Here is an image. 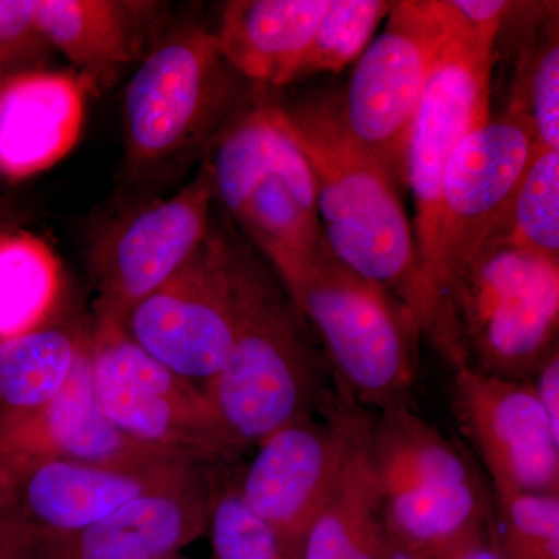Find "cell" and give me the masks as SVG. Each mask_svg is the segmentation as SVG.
Returning <instances> with one entry per match:
<instances>
[{
	"label": "cell",
	"mask_w": 559,
	"mask_h": 559,
	"mask_svg": "<svg viewBox=\"0 0 559 559\" xmlns=\"http://www.w3.org/2000/svg\"><path fill=\"white\" fill-rule=\"evenodd\" d=\"M271 270L319 337L345 396L374 412L407 404L419 330L399 301L345 266L323 238Z\"/></svg>",
	"instance_id": "obj_4"
},
{
	"label": "cell",
	"mask_w": 559,
	"mask_h": 559,
	"mask_svg": "<svg viewBox=\"0 0 559 559\" xmlns=\"http://www.w3.org/2000/svg\"><path fill=\"white\" fill-rule=\"evenodd\" d=\"M282 109L314 176L326 246L345 266L399 301L426 336L428 293L400 190L348 134L340 97L323 95Z\"/></svg>",
	"instance_id": "obj_1"
},
{
	"label": "cell",
	"mask_w": 559,
	"mask_h": 559,
	"mask_svg": "<svg viewBox=\"0 0 559 559\" xmlns=\"http://www.w3.org/2000/svg\"><path fill=\"white\" fill-rule=\"evenodd\" d=\"M371 412L348 396L296 419L260 441L237 480L250 510L275 530L299 559L311 522L340 487L369 429Z\"/></svg>",
	"instance_id": "obj_10"
},
{
	"label": "cell",
	"mask_w": 559,
	"mask_h": 559,
	"mask_svg": "<svg viewBox=\"0 0 559 559\" xmlns=\"http://www.w3.org/2000/svg\"><path fill=\"white\" fill-rule=\"evenodd\" d=\"M156 559H182V558H178V555H173V557H164V558H156Z\"/></svg>",
	"instance_id": "obj_37"
},
{
	"label": "cell",
	"mask_w": 559,
	"mask_h": 559,
	"mask_svg": "<svg viewBox=\"0 0 559 559\" xmlns=\"http://www.w3.org/2000/svg\"><path fill=\"white\" fill-rule=\"evenodd\" d=\"M17 70H22L17 68V66L10 64V62L0 61V81L9 76L10 73L17 72Z\"/></svg>",
	"instance_id": "obj_36"
},
{
	"label": "cell",
	"mask_w": 559,
	"mask_h": 559,
	"mask_svg": "<svg viewBox=\"0 0 559 559\" xmlns=\"http://www.w3.org/2000/svg\"><path fill=\"white\" fill-rule=\"evenodd\" d=\"M38 457L110 466L187 460L139 443L109 418L95 390L90 342L49 406L31 421L0 437V466Z\"/></svg>",
	"instance_id": "obj_17"
},
{
	"label": "cell",
	"mask_w": 559,
	"mask_h": 559,
	"mask_svg": "<svg viewBox=\"0 0 559 559\" xmlns=\"http://www.w3.org/2000/svg\"><path fill=\"white\" fill-rule=\"evenodd\" d=\"M153 3L120 0H33L39 38L61 51L95 87L109 86L138 58L140 20Z\"/></svg>",
	"instance_id": "obj_20"
},
{
	"label": "cell",
	"mask_w": 559,
	"mask_h": 559,
	"mask_svg": "<svg viewBox=\"0 0 559 559\" xmlns=\"http://www.w3.org/2000/svg\"><path fill=\"white\" fill-rule=\"evenodd\" d=\"M367 459L382 498L481 479L465 451L415 414L409 404H393L371 414Z\"/></svg>",
	"instance_id": "obj_21"
},
{
	"label": "cell",
	"mask_w": 559,
	"mask_h": 559,
	"mask_svg": "<svg viewBox=\"0 0 559 559\" xmlns=\"http://www.w3.org/2000/svg\"><path fill=\"white\" fill-rule=\"evenodd\" d=\"M215 200L204 162L178 193L106 227L92 250L94 319L124 323L135 305L171 278L207 238Z\"/></svg>",
	"instance_id": "obj_12"
},
{
	"label": "cell",
	"mask_w": 559,
	"mask_h": 559,
	"mask_svg": "<svg viewBox=\"0 0 559 559\" xmlns=\"http://www.w3.org/2000/svg\"><path fill=\"white\" fill-rule=\"evenodd\" d=\"M393 546L366 433L340 487L305 533L299 559H388Z\"/></svg>",
	"instance_id": "obj_23"
},
{
	"label": "cell",
	"mask_w": 559,
	"mask_h": 559,
	"mask_svg": "<svg viewBox=\"0 0 559 559\" xmlns=\"http://www.w3.org/2000/svg\"><path fill=\"white\" fill-rule=\"evenodd\" d=\"M536 399L546 412L551 428L559 433V352L551 349L549 356L540 362L532 380Z\"/></svg>",
	"instance_id": "obj_34"
},
{
	"label": "cell",
	"mask_w": 559,
	"mask_h": 559,
	"mask_svg": "<svg viewBox=\"0 0 559 559\" xmlns=\"http://www.w3.org/2000/svg\"><path fill=\"white\" fill-rule=\"evenodd\" d=\"M492 522L506 559H559V495L492 492Z\"/></svg>",
	"instance_id": "obj_29"
},
{
	"label": "cell",
	"mask_w": 559,
	"mask_h": 559,
	"mask_svg": "<svg viewBox=\"0 0 559 559\" xmlns=\"http://www.w3.org/2000/svg\"><path fill=\"white\" fill-rule=\"evenodd\" d=\"M530 32L507 112L528 124L535 151L559 150L558 3H543Z\"/></svg>",
	"instance_id": "obj_26"
},
{
	"label": "cell",
	"mask_w": 559,
	"mask_h": 559,
	"mask_svg": "<svg viewBox=\"0 0 559 559\" xmlns=\"http://www.w3.org/2000/svg\"><path fill=\"white\" fill-rule=\"evenodd\" d=\"M124 329L151 358L182 380L207 388L234 344L229 240L210 229L194 255L132 308Z\"/></svg>",
	"instance_id": "obj_11"
},
{
	"label": "cell",
	"mask_w": 559,
	"mask_h": 559,
	"mask_svg": "<svg viewBox=\"0 0 559 559\" xmlns=\"http://www.w3.org/2000/svg\"><path fill=\"white\" fill-rule=\"evenodd\" d=\"M382 500L393 543L429 555L487 520L495 506L491 489L481 479L396 492Z\"/></svg>",
	"instance_id": "obj_25"
},
{
	"label": "cell",
	"mask_w": 559,
	"mask_h": 559,
	"mask_svg": "<svg viewBox=\"0 0 559 559\" xmlns=\"http://www.w3.org/2000/svg\"><path fill=\"white\" fill-rule=\"evenodd\" d=\"M392 7L389 0H330L296 81L316 73L341 72L359 60Z\"/></svg>",
	"instance_id": "obj_28"
},
{
	"label": "cell",
	"mask_w": 559,
	"mask_h": 559,
	"mask_svg": "<svg viewBox=\"0 0 559 559\" xmlns=\"http://www.w3.org/2000/svg\"><path fill=\"white\" fill-rule=\"evenodd\" d=\"M558 325L559 261L488 240L448 275L430 344L452 369L530 381Z\"/></svg>",
	"instance_id": "obj_3"
},
{
	"label": "cell",
	"mask_w": 559,
	"mask_h": 559,
	"mask_svg": "<svg viewBox=\"0 0 559 559\" xmlns=\"http://www.w3.org/2000/svg\"><path fill=\"white\" fill-rule=\"evenodd\" d=\"M452 411L491 479V491L559 495V433L530 381L457 367Z\"/></svg>",
	"instance_id": "obj_15"
},
{
	"label": "cell",
	"mask_w": 559,
	"mask_h": 559,
	"mask_svg": "<svg viewBox=\"0 0 559 559\" xmlns=\"http://www.w3.org/2000/svg\"><path fill=\"white\" fill-rule=\"evenodd\" d=\"M90 352L103 409L131 439L212 465L240 454L221 428L204 390L151 358L124 323L92 320Z\"/></svg>",
	"instance_id": "obj_9"
},
{
	"label": "cell",
	"mask_w": 559,
	"mask_h": 559,
	"mask_svg": "<svg viewBox=\"0 0 559 559\" xmlns=\"http://www.w3.org/2000/svg\"><path fill=\"white\" fill-rule=\"evenodd\" d=\"M207 162L215 198L270 266L322 241L318 189L282 105L257 98L227 123Z\"/></svg>",
	"instance_id": "obj_5"
},
{
	"label": "cell",
	"mask_w": 559,
	"mask_h": 559,
	"mask_svg": "<svg viewBox=\"0 0 559 559\" xmlns=\"http://www.w3.org/2000/svg\"><path fill=\"white\" fill-rule=\"evenodd\" d=\"M207 533L215 559H297L275 530L249 509L237 480L221 487Z\"/></svg>",
	"instance_id": "obj_30"
},
{
	"label": "cell",
	"mask_w": 559,
	"mask_h": 559,
	"mask_svg": "<svg viewBox=\"0 0 559 559\" xmlns=\"http://www.w3.org/2000/svg\"><path fill=\"white\" fill-rule=\"evenodd\" d=\"M0 559H44L38 540L0 492Z\"/></svg>",
	"instance_id": "obj_33"
},
{
	"label": "cell",
	"mask_w": 559,
	"mask_h": 559,
	"mask_svg": "<svg viewBox=\"0 0 559 559\" xmlns=\"http://www.w3.org/2000/svg\"><path fill=\"white\" fill-rule=\"evenodd\" d=\"M216 466L131 500L105 520L38 540L44 559H156L178 555L207 533L221 487Z\"/></svg>",
	"instance_id": "obj_16"
},
{
	"label": "cell",
	"mask_w": 559,
	"mask_h": 559,
	"mask_svg": "<svg viewBox=\"0 0 559 559\" xmlns=\"http://www.w3.org/2000/svg\"><path fill=\"white\" fill-rule=\"evenodd\" d=\"M90 334L91 325L53 318L0 342V437L49 406L75 369Z\"/></svg>",
	"instance_id": "obj_22"
},
{
	"label": "cell",
	"mask_w": 559,
	"mask_h": 559,
	"mask_svg": "<svg viewBox=\"0 0 559 559\" xmlns=\"http://www.w3.org/2000/svg\"><path fill=\"white\" fill-rule=\"evenodd\" d=\"M430 559H506L496 536L492 513L430 554Z\"/></svg>",
	"instance_id": "obj_32"
},
{
	"label": "cell",
	"mask_w": 559,
	"mask_h": 559,
	"mask_svg": "<svg viewBox=\"0 0 559 559\" xmlns=\"http://www.w3.org/2000/svg\"><path fill=\"white\" fill-rule=\"evenodd\" d=\"M61 294V264L46 241L27 231L0 234V342L53 319Z\"/></svg>",
	"instance_id": "obj_24"
},
{
	"label": "cell",
	"mask_w": 559,
	"mask_h": 559,
	"mask_svg": "<svg viewBox=\"0 0 559 559\" xmlns=\"http://www.w3.org/2000/svg\"><path fill=\"white\" fill-rule=\"evenodd\" d=\"M452 11L450 31L437 49L419 98L406 156V187L415 204L412 227L429 299L426 337L433 323L441 182L462 140L491 116L492 62L502 32V25H473L454 5Z\"/></svg>",
	"instance_id": "obj_7"
},
{
	"label": "cell",
	"mask_w": 559,
	"mask_h": 559,
	"mask_svg": "<svg viewBox=\"0 0 559 559\" xmlns=\"http://www.w3.org/2000/svg\"><path fill=\"white\" fill-rule=\"evenodd\" d=\"M46 44L33 17V0H0V61L27 69Z\"/></svg>",
	"instance_id": "obj_31"
},
{
	"label": "cell",
	"mask_w": 559,
	"mask_h": 559,
	"mask_svg": "<svg viewBox=\"0 0 559 559\" xmlns=\"http://www.w3.org/2000/svg\"><path fill=\"white\" fill-rule=\"evenodd\" d=\"M213 32L183 25L143 58L123 98L128 167L153 173L215 135L238 97Z\"/></svg>",
	"instance_id": "obj_6"
},
{
	"label": "cell",
	"mask_w": 559,
	"mask_h": 559,
	"mask_svg": "<svg viewBox=\"0 0 559 559\" xmlns=\"http://www.w3.org/2000/svg\"><path fill=\"white\" fill-rule=\"evenodd\" d=\"M535 154L532 130L513 114L489 116L452 154L441 182L433 271L432 341L448 275L499 234L514 193Z\"/></svg>",
	"instance_id": "obj_13"
},
{
	"label": "cell",
	"mask_w": 559,
	"mask_h": 559,
	"mask_svg": "<svg viewBox=\"0 0 559 559\" xmlns=\"http://www.w3.org/2000/svg\"><path fill=\"white\" fill-rule=\"evenodd\" d=\"M452 13L451 0L393 2L384 31L360 55L340 97L348 134L388 173L400 193L407 191L412 123Z\"/></svg>",
	"instance_id": "obj_8"
},
{
	"label": "cell",
	"mask_w": 559,
	"mask_h": 559,
	"mask_svg": "<svg viewBox=\"0 0 559 559\" xmlns=\"http://www.w3.org/2000/svg\"><path fill=\"white\" fill-rule=\"evenodd\" d=\"M491 240L559 261V150L535 151Z\"/></svg>",
	"instance_id": "obj_27"
},
{
	"label": "cell",
	"mask_w": 559,
	"mask_h": 559,
	"mask_svg": "<svg viewBox=\"0 0 559 559\" xmlns=\"http://www.w3.org/2000/svg\"><path fill=\"white\" fill-rule=\"evenodd\" d=\"M330 0H230L213 32L224 60L264 86L296 83Z\"/></svg>",
	"instance_id": "obj_19"
},
{
	"label": "cell",
	"mask_w": 559,
	"mask_h": 559,
	"mask_svg": "<svg viewBox=\"0 0 559 559\" xmlns=\"http://www.w3.org/2000/svg\"><path fill=\"white\" fill-rule=\"evenodd\" d=\"M235 334L229 358L204 389L221 428L242 451L322 411L330 362L282 283L229 240Z\"/></svg>",
	"instance_id": "obj_2"
},
{
	"label": "cell",
	"mask_w": 559,
	"mask_h": 559,
	"mask_svg": "<svg viewBox=\"0 0 559 559\" xmlns=\"http://www.w3.org/2000/svg\"><path fill=\"white\" fill-rule=\"evenodd\" d=\"M388 559H430V555L426 551L411 549V547L400 546L395 543Z\"/></svg>",
	"instance_id": "obj_35"
},
{
	"label": "cell",
	"mask_w": 559,
	"mask_h": 559,
	"mask_svg": "<svg viewBox=\"0 0 559 559\" xmlns=\"http://www.w3.org/2000/svg\"><path fill=\"white\" fill-rule=\"evenodd\" d=\"M90 84L64 70L22 69L0 81V173L49 170L80 139Z\"/></svg>",
	"instance_id": "obj_18"
},
{
	"label": "cell",
	"mask_w": 559,
	"mask_h": 559,
	"mask_svg": "<svg viewBox=\"0 0 559 559\" xmlns=\"http://www.w3.org/2000/svg\"><path fill=\"white\" fill-rule=\"evenodd\" d=\"M191 460L139 466L91 465L57 457L0 466V492L36 538L91 527L131 500L209 468Z\"/></svg>",
	"instance_id": "obj_14"
}]
</instances>
